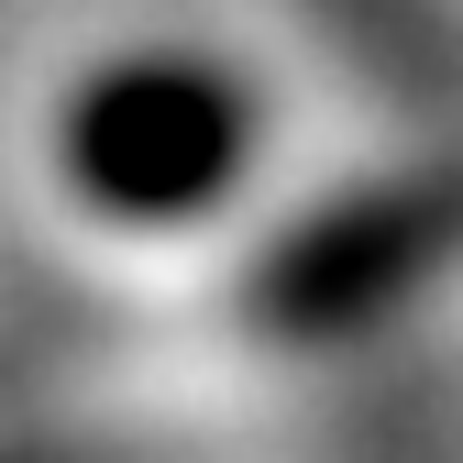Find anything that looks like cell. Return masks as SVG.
<instances>
[{
    "mask_svg": "<svg viewBox=\"0 0 463 463\" xmlns=\"http://www.w3.org/2000/svg\"><path fill=\"white\" fill-rule=\"evenodd\" d=\"M78 177L122 210H199L232 177V99L177 67H133L78 110Z\"/></svg>",
    "mask_w": 463,
    "mask_h": 463,
    "instance_id": "1",
    "label": "cell"
}]
</instances>
